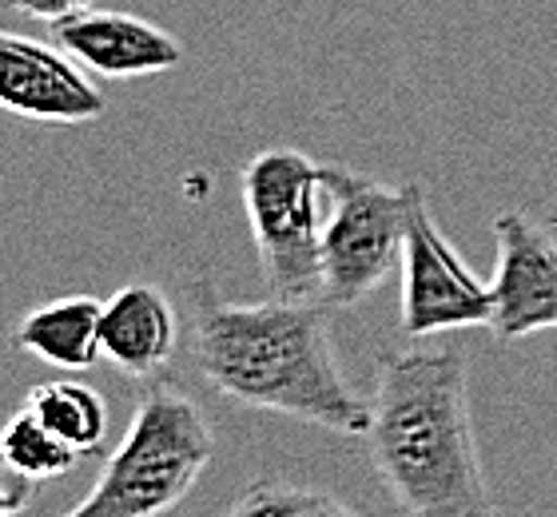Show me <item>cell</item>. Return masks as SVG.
Here are the masks:
<instances>
[{"instance_id":"obj_1","label":"cell","mask_w":557,"mask_h":517,"mask_svg":"<svg viewBox=\"0 0 557 517\" xmlns=\"http://www.w3.org/2000/svg\"><path fill=\"white\" fill-rule=\"evenodd\" d=\"M187 362L203 386L247 410L287 414L331 434H362L371 398L350 386L323 303H196Z\"/></svg>"},{"instance_id":"obj_2","label":"cell","mask_w":557,"mask_h":517,"mask_svg":"<svg viewBox=\"0 0 557 517\" xmlns=\"http://www.w3.org/2000/svg\"><path fill=\"white\" fill-rule=\"evenodd\" d=\"M362 438L398 517H498L478 454L462 346L379 355Z\"/></svg>"},{"instance_id":"obj_3","label":"cell","mask_w":557,"mask_h":517,"mask_svg":"<svg viewBox=\"0 0 557 517\" xmlns=\"http://www.w3.org/2000/svg\"><path fill=\"white\" fill-rule=\"evenodd\" d=\"M215 454L208 414L180 386H151L139 398L124 442L112 450L81 506L60 517H163L172 514Z\"/></svg>"},{"instance_id":"obj_4","label":"cell","mask_w":557,"mask_h":517,"mask_svg":"<svg viewBox=\"0 0 557 517\" xmlns=\"http://www.w3.org/2000/svg\"><path fill=\"white\" fill-rule=\"evenodd\" d=\"M244 207L259 275L275 299L323 303V163L268 148L244 168Z\"/></svg>"},{"instance_id":"obj_5","label":"cell","mask_w":557,"mask_h":517,"mask_svg":"<svg viewBox=\"0 0 557 517\" xmlns=\"http://www.w3.org/2000/svg\"><path fill=\"white\" fill-rule=\"evenodd\" d=\"M323 303L347 310L371 299L403 263L414 184L323 163Z\"/></svg>"},{"instance_id":"obj_6","label":"cell","mask_w":557,"mask_h":517,"mask_svg":"<svg viewBox=\"0 0 557 517\" xmlns=\"http://www.w3.org/2000/svg\"><path fill=\"white\" fill-rule=\"evenodd\" d=\"M403 303H398V327L407 338L466 331V327H490V283L462 263L450 239L442 235L438 219L430 216L426 192L414 184L407 216V239H403Z\"/></svg>"},{"instance_id":"obj_7","label":"cell","mask_w":557,"mask_h":517,"mask_svg":"<svg viewBox=\"0 0 557 517\" xmlns=\"http://www.w3.org/2000/svg\"><path fill=\"white\" fill-rule=\"evenodd\" d=\"M498 263L490 279V331L502 343L557 331V235L506 207L494 219Z\"/></svg>"},{"instance_id":"obj_8","label":"cell","mask_w":557,"mask_h":517,"mask_svg":"<svg viewBox=\"0 0 557 517\" xmlns=\"http://www.w3.org/2000/svg\"><path fill=\"white\" fill-rule=\"evenodd\" d=\"M0 108L36 124H88L108 112L84 64L64 48L0 28Z\"/></svg>"},{"instance_id":"obj_9","label":"cell","mask_w":557,"mask_h":517,"mask_svg":"<svg viewBox=\"0 0 557 517\" xmlns=\"http://www.w3.org/2000/svg\"><path fill=\"white\" fill-rule=\"evenodd\" d=\"M52 40L76 64L112 76V81L156 76V72H172L184 64V45L132 12H72L64 21H52Z\"/></svg>"},{"instance_id":"obj_10","label":"cell","mask_w":557,"mask_h":517,"mask_svg":"<svg viewBox=\"0 0 557 517\" xmlns=\"http://www.w3.org/2000/svg\"><path fill=\"white\" fill-rule=\"evenodd\" d=\"M104 358L128 379H151L172 362L180 346V319L160 287L128 283L104 303L100 319Z\"/></svg>"},{"instance_id":"obj_11","label":"cell","mask_w":557,"mask_h":517,"mask_svg":"<svg viewBox=\"0 0 557 517\" xmlns=\"http://www.w3.org/2000/svg\"><path fill=\"white\" fill-rule=\"evenodd\" d=\"M100 319L104 303L92 295H64V299L40 303L16 322L12 346L40 358L57 370H88L100 362Z\"/></svg>"},{"instance_id":"obj_12","label":"cell","mask_w":557,"mask_h":517,"mask_svg":"<svg viewBox=\"0 0 557 517\" xmlns=\"http://www.w3.org/2000/svg\"><path fill=\"white\" fill-rule=\"evenodd\" d=\"M28 410H33L64 446L76 450L81 458L104 450L108 403L92 386H84V382H76V379L40 382V386L28 391Z\"/></svg>"},{"instance_id":"obj_13","label":"cell","mask_w":557,"mask_h":517,"mask_svg":"<svg viewBox=\"0 0 557 517\" xmlns=\"http://www.w3.org/2000/svg\"><path fill=\"white\" fill-rule=\"evenodd\" d=\"M0 454L9 458L12 470H21L28 482H52L76 466V450L64 446L28 406L16 410L9 422L0 426Z\"/></svg>"},{"instance_id":"obj_14","label":"cell","mask_w":557,"mask_h":517,"mask_svg":"<svg viewBox=\"0 0 557 517\" xmlns=\"http://www.w3.org/2000/svg\"><path fill=\"white\" fill-rule=\"evenodd\" d=\"M223 517H371V514H359L343 497H335L331 490H319V485L268 478V482L247 485Z\"/></svg>"},{"instance_id":"obj_15","label":"cell","mask_w":557,"mask_h":517,"mask_svg":"<svg viewBox=\"0 0 557 517\" xmlns=\"http://www.w3.org/2000/svg\"><path fill=\"white\" fill-rule=\"evenodd\" d=\"M33 485L21 470H12L9 458L0 454V517H16L28 509V502H33Z\"/></svg>"},{"instance_id":"obj_16","label":"cell","mask_w":557,"mask_h":517,"mask_svg":"<svg viewBox=\"0 0 557 517\" xmlns=\"http://www.w3.org/2000/svg\"><path fill=\"white\" fill-rule=\"evenodd\" d=\"M12 9L24 12V16H33V21H64L72 12H84L92 9V0H9Z\"/></svg>"}]
</instances>
